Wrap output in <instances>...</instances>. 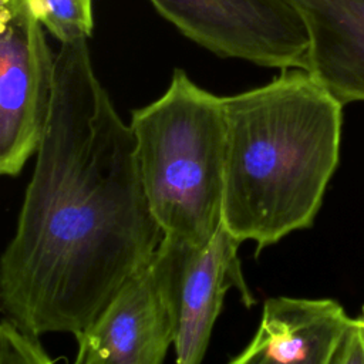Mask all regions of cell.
Returning <instances> with one entry per match:
<instances>
[{
  "instance_id": "8fae6325",
  "label": "cell",
  "mask_w": 364,
  "mask_h": 364,
  "mask_svg": "<svg viewBox=\"0 0 364 364\" xmlns=\"http://www.w3.org/2000/svg\"><path fill=\"white\" fill-rule=\"evenodd\" d=\"M0 364H55L34 336L13 320L0 323Z\"/></svg>"
},
{
  "instance_id": "277c9868",
  "label": "cell",
  "mask_w": 364,
  "mask_h": 364,
  "mask_svg": "<svg viewBox=\"0 0 364 364\" xmlns=\"http://www.w3.org/2000/svg\"><path fill=\"white\" fill-rule=\"evenodd\" d=\"M55 60L27 0H0V173L17 176L51 115Z\"/></svg>"
},
{
  "instance_id": "5b68a950",
  "label": "cell",
  "mask_w": 364,
  "mask_h": 364,
  "mask_svg": "<svg viewBox=\"0 0 364 364\" xmlns=\"http://www.w3.org/2000/svg\"><path fill=\"white\" fill-rule=\"evenodd\" d=\"M240 243L222 226L206 246L164 237L151 269L173 321L176 364H200L226 293L236 289L242 303L255 304L239 259Z\"/></svg>"
},
{
  "instance_id": "8992f818",
  "label": "cell",
  "mask_w": 364,
  "mask_h": 364,
  "mask_svg": "<svg viewBox=\"0 0 364 364\" xmlns=\"http://www.w3.org/2000/svg\"><path fill=\"white\" fill-rule=\"evenodd\" d=\"M185 37L223 58L307 70L310 37L286 0H149Z\"/></svg>"
},
{
  "instance_id": "3957f363",
  "label": "cell",
  "mask_w": 364,
  "mask_h": 364,
  "mask_svg": "<svg viewBox=\"0 0 364 364\" xmlns=\"http://www.w3.org/2000/svg\"><path fill=\"white\" fill-rule=\"evenodd\" d=\"M139 178L164 233L206 246L222 228L226 127L222 97L175 68L166 91L134 109Z\"/></svg>"
},
{
  "instance_id": "30bf717a",
  "label": "cell",
  "mask_w": 364,
  "mask_h": 364,
  "mask_svg": "<svg viewBox=\"0 0 364 364\" xmlns=\"http://www.w3.org/2000/svg\"><path fill=\"white\" fill-rule=\"evenodd\" d=\"M41 26L61 44L88 38L94 30L92 0H27Z\"/></svg>"
},
{
  "instance_id": "4fadbf2b",
  "label": "cell",
  "mask_w": 364,
  "mask_h": 364,
  "mask_svg": "<svg viewBox=\"0 0 364 364\" xmlns=\"http://www.w3.org/2000/svg\"><path fill=\"white\" fill-rule=\"evenodd\" d=\"M353 320H354V324H355V327H357V330H358V333H360L361 343H363V351H364V306H363V309H361L360 317L353 318Z\"/></svg>"
},
{
  "instance_id": "ba28073f",
  "label": "cell",
  "mask_w": 364,
  "mask_h": 364,
  "mask_svg": "<svg viewBox=\"0 0 364 364\" xmlns=\"http://www.w3.org/2000/svg\"><path fill=\"white\" fill-rule=\"evenodd\" d=\"M351 321L333 299L270 297L253 338L228 364H333Z\"/></svg>"
},
{
  "instance_id": "6da1fadb",
  "label": "cell",
  "mask_w": 364,
  "mask_h": 364,
  "mask_svg": "<svg viewBox=\"0 0 364 364\" xmlns=\"http://www.w3.org/2000/svg\"><path fill=\"white\" fill-rule=\"evenodd\" d=\"M162 239L131 125L97 78L87 38L61 44L51 115L0 257L4 317L34 336H77L151 263Z\"/></svg>"
},
{
  "instance_id": "52a82bcc",
  "label": "cell",
  "mask_w": 364,
  "mask_h": 364,
  "mask_svg": "<svg viewBox=\"0 0 364 364\" xmlns=\"http://www.w3.org/2000/svg\"><path fill=\"white\" fill-rule=\"evenodd\" d=\"M75 337L71 364H162L173 344V321L151 264Z\"/></svg>"
},
{
  "instance_id": "7c38bea8",
  "label": "cell",
  "mask_w": 364,
  "mask_h": 364,
  "mask_svg": "<svg viewBox=\"0 0 364 364\" xmlns=\"http://www.w3.org/2000/svg\"><path fill=\"white\" fill-rule=\"evenodd\" d=\"M333 364H364V351H363V343L360 333L354 324V320L351 321V326L348 327L338 351L333 360Z\"/></svg>"
},
{
  "instance_id": "9c48e42d",
  "label": "cell",
  "mask_w": 364,
  "mask_h": 364,
  "mask_svg": "<svg viewBox=\"0 0 364 364\" xmlns=\"http://www.w3.org/2000/svg\"><path fill=\"white\" fill-rule=\"evenodd\" d=\"M310 37L307 70L343 105L364 101V0H286Z\"/></svg>"
},
{
  "instance_id": "7a4b0ae2",
  "label": "cell",
  "mask_w": 364,
  "mask_h": 364,
  "mask_svg": "<svg viewBox=\"0 0 364 364\" xmlns=\"http://www.w3.org/2000/svg\"><path fill=\"white\" fill-rule=\"evenodd\" d=\"M226 158L222 226L256 255L307 229L337 169L343 104L309 71L222 97Z\"/></svg>"
}]
</instances>
